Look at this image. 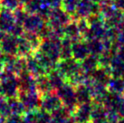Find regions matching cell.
Masks as SVG:
<instances>
[{
	"mask_svg": "<svg viewBox=\"0 0 124 123\" xmlns=\"http://www.w3.org/2000/svg\"><path fill=\"white\" fill-rule=\"evenodd\" d=\"M16 22L15 15L9 9L4 8L0 10V29L2 31L11 30L14 27V24Z\"/></svg>",
	"mask_w": 124,
	"mask_h": 123,
	"instance_id": "obj_1",
	"label": "cell"
},
{
	"mask_svg": "<svg viewBox=\"0 0 124 123\" xmlns=\"http://www.w3.org/2000/svg\"><path fill=\"white\" fill-rule=\"evenodd\" d=\"M0 5L4 8L13 10V9L16 8V7H17L18 0H0Z\"/></svg>",
	"mask_w": 124,
	"mask_h": 123,
	"instance_id": "obj_2",
	"label": "cell"
}]
</instances>
